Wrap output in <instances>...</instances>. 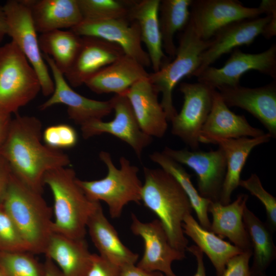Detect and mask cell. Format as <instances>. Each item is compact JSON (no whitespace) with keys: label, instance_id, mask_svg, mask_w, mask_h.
<instances>
[{"label":"cell","instance_id":"obj_30","mask_svg":"<svg viewBox=\"0 0 276 276\" xmlns=\"http://www.w3.org/2000/svg\"><path fill=\"white\" fill-rule=\"evenodd\" d=\"M243 219L252 246L251 275L267 276L266 271L276 257L273 233L266 222L262 221L247 206L243 212Z\"/></svg>","mask_w":276,"mask_h":276},{"label":"cell","instance_id":"obj_17","mask_svg":"<svg viewBox=\"0 0 276 276\" xmlns=\"http://www.w3.org/2000/svg\"><path fill=\"white\" fill-rule=\"evenodd\" d=\"M80 36H93L115 43L125 54L144 67L151 65L148 54L142 48L140 29L128 18L110 20L83 19L71 29Z\"/></svg>","mask_w":276,"mask_h":276},{"label":"cell","instance_id":"obj_7","mask_svg":"<svg viewBox=\"0 0 276 276\" xmlns=\"http://www.w3.org/2000/svg\"><path fill=\"white\" fill-rule=\"evenodd\" d=\"M210 44V40H203L198 36L189 21L180 35L175 57L157 72L149 74L150 82L162 94L160 104L168 122L177 113L173 103V89L183 78L194 76L201 55Z\"/></svg>","mask_w":276,"mask_h":276},{"label":"cell","instance_id":"obj_31","mask_svg":"<svg viewBox=\"0 0 276 276\" xmlns=\"http://www.w3.org/2000/svg\"><path fill=\"white\" fill-rule=\"evenodd\" d=\"M40 49L50 57L64 75L72 65L81 44V36L71 30H56L41 33L38 36Z\"/></svg>","mask_w":276,"mask_h":276},{"label":"cell","instance_id":"obj_22","mask_svg":"<svg viewBox=\"0 0 276 276\" xmlns=\"http://www.w3.org/2000/svg\"><path fill=\"white\" fill-rule=\"evenodd\" d=\"M149 75L144 66L124 54L91 76L84 84L96 94L125 95L134 83Z\"/></svg>","mask_w":276,"mask_h":276},{"label":"cell","instance_id":"obj_19","mask_svg":"<svg viewBox=\"0 0 276 276\" xmlns=\"http://www.w3.org/2000/svg\"><path fill=\"white\" fill-rule=\"evenodd\" d=\"M125 53L118 45L93 36H81L79 52L64 75L70 86L77 87Z\"/></svg>","mask_w":276,"mask_h":276},{"label":"cell","instance_id":"obj_48","mask_svg":"<svg viewBox=\"0 0 276 276\" xmlns=\"http://www.w3.org/2000/svg\"><path fill=\"white\" fill-rule=\"evenodd\" d=\"M0 276H5V275L0 271Z\"/></svg>","mask_w":276,"mask_h":276},{"label":"cell","instance_id":"obj_34","mask_svg":"<svg viewBox=\"0 0 276 276\" xmlns=\"http://www.w3.org/2000/svg\"><path fill=\"white\" fill-rule=\"evenodd\" d=\"M29 251H0V271L5 276H44L43 264Z\"/></svg>","mask_w":276,"mask_h":276},{"label":"cell","instance_id":"obj_25","mask_svg":"<svg viewBox=\"0 0 276 276\" xmlns=\"http://www.w3.org/2000/svg\"><path fill=\"white\" fill-rule=\"evenodd\" d=\"M44 254L55 263L63 276H87L93 257L85 238H72L54 232Z\"/></svg>","mask_w":276,"mask_h":276},{"label":"cell","instance_id":"obj_38","mask_svg":"<svg viewBox=\"0 0 276 276\" xmlns=\"http://www.w3.org/2000/svg\"><path fill=\"white\" fill-rule=\"evenodd\" d=\"M42 140L48 147L59 150L70 148L78 142V134L74 127L66 124L49 126L42 132Z\"/></svg>","mask_w":276,"mask_h":276},{"label":"cell","instance_id":"obj_47","mask_svg":"<svg viewBox=\"0 0 276 276\" xmlns=\"http://www.w3.org/2000/svg\"><path fill=\"white\" fill-rule=\"evenodd\" d=\"M5 35L4 33L0 32V43L3 40Z\"/></svg>","mask_w":276,"mask_h":276},{"label":"cell","instance_id":"obj_2","mask_svg":"<svg viewBox=\"0 0 276 276\" xmlns=\"http://www.w3.org/2000/svg\"><path fill=\"white\" fill-rule=\"evenodd\" d=\"M143 170L141 201L157 216L172 246L185 252L188 241L182 224L193 211L188 196L176 179L161 168L145 167Z\"/></svg>","mask_w":276,"mask_h":276},{"label":"cell","instance_id":"obj_29","mask_svg":"<svg viewBox=\"0 0 276 276\" xmlns=\"http://www.w3.org/2000/svg\"><path fill=\"white\" fill-rule=\"evenodd\" d=\"M183 233L193 240L213 265L216 276H221L227 261L244 251L215 234L202 228L192 214L187 215L182 224Z\"/></svg>","mask_w":276,"mask_h":276},{"label":"cell","instance_id":"obj_39","mask_svg":"<svg viewBox=\"0 0 276 276\" xmlns=\"http://www.w3.org/2000/svg\"><path fill=\"white\" fill-rule=\"evenodd\" d=\"M252 254L251 251H244L231 258L221 276H252L249 265Z\"/></svg>","mask_w":276,"mask_h":276},{"label":"cell","instance_id":"obj_27","mask_svg":"<svg viewBox=\"0 0 276 276\" xmlns=\"http://www.w3.org/2000/svg\"><path fill=\"white\" fill-rule=\"evenodd\" d=\"M37 32L41 34L78 25L83 17L77 0H24Z\"/></svg>","mask_w":276,"mask_h":276},{"label":"cell","instance_id":"obj_1","mask_svg":"<svg viewBox=\"0 0 276 276\" xmlns=\"http://www.w3.org/2000/svg\"><path fill=\"white\" fill-rule=\"evenodd\" d=\"M42 124L34 116L17 114L11 119L0 155L12 174L33 190L42 193L43 178L52 169L67 167L68 156L42 142Z\"/></svg>","mask_w":276,"mask_h":276},{"label":"cell","instance_id":"obj_32","mask_svg":"<svg viewBox=\"0 0 276 276\" xmlns=\"http://www.w3.org/2000/svg\"><path fill=\"white\" fill-rule=\"evenodd\" d=\"M193 1V0H192ZM192 0H162L159 7V24L163 50L173 59L177 48L175 34L182 31L190 19Z\"/></svg>","mask_w":276,"mask_h":276},{"label":"cell","instance_id":"obj_12","mask_svg":"<svg viewBox=\"0 0 276 276\" xmlns=\"http://www.w3.org/2000/svg\"><path fill=\"white\" fill-rule=\"evenodd\" d=\"M263 13L260 6L248 7L237 0H195L190 6V21L201 39L209 40L227 25Z\"/></svg>","mask_w":276,"mask_h":276},{"label":"cell","instance_id":"obj_16","mask_svg":"<svg viewBox=\"0 0 276 276\" xmlns=\"http://www.w3.org/2000/svg\"><path fill=\"white\" fill-rule=\"evenodd\" d=\"M115 116L109 122L96 120L81 127L85 139L103 133L114 135L128 144L141 159L144 149L152 142V137L141 129L127 97L115 95L111 99Z\"/></svg>","mask_w":276,"mask_h":276},{"label":"cell","instance_id":"obj_36","mask_svg":"<svg viewBox=\"0 0 276 276\" xmlns=\"http://www.w3.org/2000/svg\"><path fill=\"white\" fill-rule=\"evenodd\" d=\"M0 251L30 252L27 244L2 202H0Z\"/></svg>","mask_w":276,"mask_h":276},{"label":"cell","instance_id":"obj_43","mask_svg":"<svg viewBox=\"0 0 276 276\" xmlns=\"http://www.w3.org/2000/svg\"><path fill=\"white\" fill-rule=\"evenodd\" d=\"M187 250L195 256L197 261V269L194 276H206L203 260V253L202 250L196 245L188 247Z\"/></svg>","mask_w":276,"mask_h":276},{"label":"cell","instance_id":"obj_41","mask_svg":"<svg viewBox=\"0 0 276 276\" xmlns=\"http://www.w3.org/2000/svg\"><path fill=\"white\" fill-rule=\"evenodd\" d=\"M12 172L10 168L0 155V202H2L8 188Z\"/></svg>","mask_w":276,"mask_h":276},{"label":"cell","instance_id":"obj_44","mask_svg":"<svg viewBox=\"0 0 276 276\" xmlns=\"http://www.w3.org/2000/svg\"><path fill=\"white\" fill-rule=\"evenodd\" d=\"M11 119L10 115L0 114V148L6 136Z\"/></svg>","mask_w":276,"mask_h":276},{"label":"cell","instance_id":"obj_28","mask_svg":"<svg viewBox=\"0 0 276 276\" xmlns=\"http://www.w3.org/2000/svg\"><path fill=\"white\" fill-rule=\"evenodd\" d=\"M160 0H143L132 2L128 18L138 25L142 42L147 49L153 72L159 70L165 64L159 24Z\"/></svg>","mask_w":276,"mask_h":276},{"label":"cell","instance_id":"obj_3","mask_svg":"<svg viewBox=\"0 0 276 276\" xmlns=\"http://www.w3.org/2000/svg\"><path fill=\"white\" fill-rule=\"evenodd\" d=\"M42 194L24 184L12 173L2 201L30 252L34 254L44 253L53 233V210Z\"/></svg>","mask_w":276,"mask_h":276},{"label":"cell","instance_id":"obj_15","mask_svg":"<svg viewBox=\"0 0 276 276\" xmlns=\"http://www.w3.org/2000/svg\"><path fill=\"white\" fill-rule=\"evenodd\" d=\"M131 219L132 232L141 237L144 243L143 256L136 265L148 271L160 272L165 276H177L172 270V264L185 258V252L172 246L159 220L143 222L133 213Z\"/></svg>","mask_w":276,"mask_h":276},{"label":"cell","instance_id":"obj_4","mask_svg":"<svg viewBox=\"0 0 276 276\" xmlns=\"http://www.w3.org/2000/svg\"><path fill=\"white\" fill-rule=\"evenodd\" d=\"M72 168L60 167L48 171L43 178L53 196L52 230L76 239L85 238L88 219L98 204L90 200L77 182Z\"/></svg>","mask_w":276,"mask_h":276},{"label":"cell","instance_id":"obj_8","mask_svg":"<svg viewBox=\"0 0 276 276\" xmlns=\"http://www.w3.org/2000/svg\"><path fill=\"white\" fill-rule=\"evenodd\" d=\"M8 35L35 71L44 96H50L54 83L40 49L30 10L24 0H9L3 6Z\"/></svg>","mask_w":276,"mask_h":276},{"label":"cell","instance_id":"obj_35","mask_svg":"<svg viewBox=\"0 0 276 276\" xmlns=\"http://www.w3.org/2000/svg\"><path fill=\"white\" fill-rule=\"evenodd\" d=\"M77 1L83 19L92 20L128 18L132 4L117 0Z\"/></svg>","mask_w":276,"mask_h":276},{"label":"cell","instance_id":"obj_9","mask_svg":"<svg viewBox=\"0 0 276 276\" xmlns=\"http://www.w3.org/2000/svg\"><path fill=\"white\" fill-rule=\"evenodd\" d=\"M215 89L198 82L179 84L183 103L180 111L170 121L171 132L192 150H198L200 133L211 111Z\"/></svg>","mask_w":276,"mask_h":276},{"label":"cell","instance_id":"obj_26","mask_svg":"<svg viewBox=\"0 0 276 276\" xmlns=\"http://www.w3.org/2000/svg\"><path fill=\"white\" fill-rule=\"evenodd\" d=\"M271 138L267 133L256 137L219 139L214 142L223 150L226 160V173L219 201L221 204L231 202V195L239 185L242 171L252 150Z\"/></svg>","mask_w":276,"mask_h":276},{"label":"cell","instance_id":"obj_21","mask_svg":"<svg viewBox=\"0 0 276 276\" xmlns=\"http://www.w3.org/2000/svg\"><path fill=\"white\" fill-rule=\"evenodd\" d=\"M158 94L147 77L134 83L125 95L142 130L151 137L161 138L168 129V121L158 101Z\"/></svg>","mask_w":276,"mask_h":276},{"label":"cell","instance_id":"obj_23","mask_svg":"<svg viewBox=\"0 0 276 276\" xmlns=\"http://www.w3.org/2000/svg\"><path fill=\"white\" fill-rule=\"evenodd\" d=\"M248 198L240 194L232 203L223 205L211 201L208 211L212 216L210 232L220 238H227L243 251L252 252L250 238L245 228L243 215Z\"/></svg>","mask_w":276,"mask_h":276},{"label":"cell","instance_id":"obj_18","mask_svg":"<svg viewBox=\"0 0 276 276\" xmlns=\"http://www.w3.org/2000/svg\"><path fill=\"white\" fill-rule=\"evenodd\" d=\"M216 89L228 107H238L248 111L263 124L271 137L275 138V81L259 87L249 88L239 85Z\"/></svg>","mask_w":276,"mask_h":276},{"label":"cell","instance_id":"obj_24","mask_svg":"<svg viewBox=\"0 0 276 276\" xmlns=\"http://www.w3.org/2000/svg\"><path fill=\"white\" fill-rule=\"evenodd\" d=\"M86 228L100 256L120 267L135 264L139 255L122 243L115 228L104 215L100 203L89 216Z\"/></svg>","mask_w":276,"mask_h":276},{"label":"cell","instance_id":"obj_11","mask_svg":"<svg viewBox=\"0 0 276 276\" xmlns=\"http://www.w3.org/2000/svg\"><path fill=\"white\" fill-rule=\"evenodd\" d=\"M251 70L276 78V45L260 53L250 54L238 48L232 51L225 64L221 67L208 66L197 75L198 82L214 89L233 87L239 84L241 77Z\"/></svg>","mask_w":276,"mask_h":276},{"label":"cell","instance_id":"obj_40","mask_svg":"<svg viewBox=\"0 0 276 276\" xmlns=\"http://www.w3.org/2000/svg\"><path fill=\"white\" fill-rule=\"evenodd\" d=\"M120 267L99 255L93 254L91 268L87 276H119Z\"/></svg>","mask_w":276,"mask_h":276},{"label":"cell","instance_id":"obj_42","mask_svg":"<svg viewBox=\"0 0 276 276\" xmlns=\"http://www.w3.org/2000/svg\"><path fill=\"white\" fill-rule=\"evenodd\" d=\"M119 276H165L158 271H148L131 264L120 267Z\"/></svg>","mask_w":276,"mask_h":276},{"label":"cell","instance_id":"obj_46","mask_svg":"<svg viewBox=\"0 0 276 276\" xmlns=\"http://www.w3.org/2000/svg\"><path fill=\"white\" fill-rule=\"evenodd\" d=\"M7 21L3 6L0 5V32L7 35Z\"/></svg>","mask_w":276,"mask_h":276},{"label":"cell","instance_id":"obj_10","mask_svg":"<svg viewBox=\"0 0 276 276\" xmlns=\"http://www.w3.org/2000/svg\"><path fill=\"white\" fill-rule=\"evenodd\" d=\"M262 4L266 16L233 22L214 34L210 39V45L201 55L200 65L194 76L223 55L240 46L250 45L263 34L272 15L276 14V1L263 0Z\"/></svg>","mask_w":276,"mask_h":276},{"label":"cell","instance_id":"obj_37","mask_svg":"<svg viewBox=\"0 0 276 276\" xmlns=\"http://www.w3.org/2000/svg\"><path fill=\"white\" fill-rule=\"evenodd\" d=\"M239 186L248 191L263 203L266 213V223L274 233L276 229V198L264 189L259 177L255 173L251 174L245 180L241 179Z\"/></svg>","mask_w":276,"mask_h":276},{"label":"cell","instance_id":"obj_13","mask_svg":"<svg viewBox=\"0 0 276 276\" xmlns=\"http://www.w3.org/2000/svg\"><path fill=\"white\" fill-rule=\"evenodd\" d=\"M162 152L194 171L197 175L198 193L201 197L219 202L226 173L225 157L220 148L206 152L165 147Z\"/></svg>","mask_w":276,"mask_h":276},{"label":"cell","instance_id":"obj_20","mask_svg":"<svg viewBox=\"0 0 276 276\" xmlns=\"http://www.w3.org/2000/svg\"><path fill=\"white\" fill-rule=\"evenodd\" d=\"M265 133L251 126L243 115L232 111L218 91L214 90L212 108L201 130L199 143L214 144L219 139L256 137Z\"/></svg>","mask_w":276,"mask_h":276},{"label":"cell","instance_id":"obj_33","mask_svg":"<svg viewBox=\"0 0 276 276\" xmlns=\"http://www.w3.org/2000/svg\"><path fill=\"white\" fill-rule=\"evenodd\" d=\"M149 157L178 182L188 196L193 210L196 213L199 224L204 229L210 231L211 222L209 218L208 209L211 201L200 195L191 182V175L181 164L163 152H154L149 155Z\"/></svg>","mask_w":276,"mask_h":276},{"label":"cell","instance_id":"obj_45","mask_svg":"<svg viewBox=\"0 0 276 276\" xmlns=\"http://www.w3.org/2000/svg\"><path fill=\"white\" fill-rule=\"evenodd\" d=\"M43 265L44 276H63L58 266L49 258L46 257Z\"/></svg>","mask_w":276,"mask_h":276},{"label":"cell","instance_id":"obj_6","mask_svg":"<svg viewBox=\"0 0 276 276\" xmlns=\"http://www.w3.org/2000/svg\"><path fill=\"white\" fill-rule=\"evenodd\" d=\"M41 91L38 76L11 41L0 47V114L11 116Z\"/></svg>","mask_w":276,"mask_h":276},{"label":"cell","instance_id":"obj_14","mask_svg":"<svg viewBox=\"0 0 276 276\" xmlns=\"http://www.w3.org/2000/svg\"><path fill=\"white\" fill-rule=\"evenodd\" d=\"M44 59L51 69L54 83V90L50 97L41 104L39 109L45 110L60 104L67 106L70 119L81 127L109 114L112 110L111 99L98 101L87 98L75 91L67 82L53 59L43 54Z\"/></svg>","mask_w":276,"mask_h":276},{"label":"cell","instance_id":"obj_5","mask_svg":"<svg viewBox=\"0 0 276 276\" xmlns=\"http://www.w3.org/2000/svg\"><path fill=\"white\" fill-rule=\"evenodd\" d=\"M99 158L107 168L106 176L90 181L78 178L77 182L90 200L105 202L110 217L117 218L128 203L141 201L143 184L138 177L139 168L124 156L120 158V167L117 168L106 151H101Z\"/></svg>","mask_w":276,"mask_h":276}]
</instances>
